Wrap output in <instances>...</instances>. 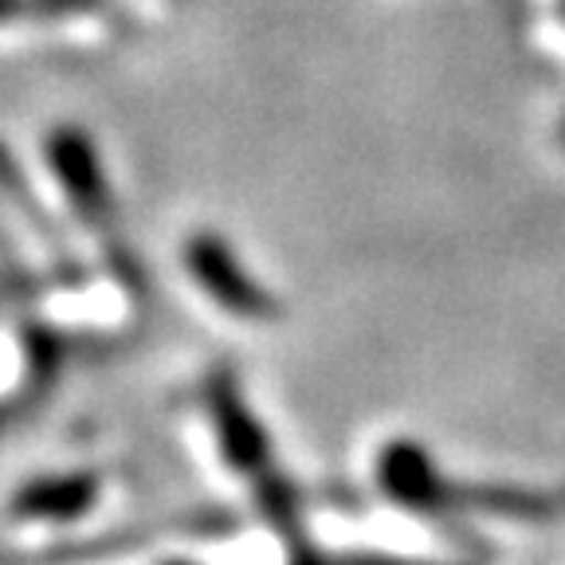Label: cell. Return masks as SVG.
Returning <instances> with one entry per match:
<instances>
[{
  "label": "cell",
  "mask_w": 565,
  "mask_h": 565,
  "mask_svg": "<svg viewBox=\"0 0 565 565\" xmlns=\"http://www.w3.org/2000/svg\"><path fill=\"white\" fill-rule=\"evenodd\" d=\"M185 267L196 279L204 295L216 307H224L232 318L244 322H271L279 315L275 299L264 291V282L239 264V256L232 252V244L216 232H196L185 244Z\"/></svg>",
  "instance_id": "6da1fadb"
},
{
  "label": "cell",
  "mask_w": 565,
  "mask_h": 565,
  "mask_svg": "<svg viewBox=\"0 0 565 565\" xmlns=\"http://www.w3.org/2000/svg\"><path fill=\"white\" fill-rule=\"evenodd\" d=\"M47 166L63 185L67 201L75 204L87 224H103L110 216V185H106L103 161L95 141L79 126H55L47 134Z\"/></svg>",
  "instance_id": "7a4b0ae2"
},
{
  "label": "cell",
  "mask_w": 565,
  "mask_h": 565,
  "mask_svg": "<svg viewBox=\"0 0 565 565\" xmlns=\"http://www.w3.org/2000/svg\"><path fill=\"white\" fill-rule=\"evenodd\" d=\"M209 416L216 428V444H221L224 459L244 476H259L267 468L271 444H267L264 424L256 420V413L247 408L244 393L232 381V373H212L209 381Z\"/></svg>",
  "instance_id": "3957f363"
},
{
  "label": "cell",
  "mask_w": 565,
  "mask_h": 565,
  "mask_svg": "<svg viewBox=\"0 0 565 565\" xmlns=\"http://www.w3.org/2000/svg\"><path fill=\"white\" fill-rule=\"evenodd\" d=\"M98 476L67 471V476H40L12 494V514L28 522H75L95 507Z\"/></svg>",
  "instance_id": "277c9868"
},
{
  "label": "cell",
  "mask_w": 565,
  "mask_h": 565,
  "mask_svg": "<svg viewBox=\"0 0 565 565\" xmlns=\"http://www.w3.org/2000/svg\"><path fill=\"white\" fill-rule=\"evenodd\" d=\"M377 479L385 487L388 499H397L401 507H416V511H433L436 487H440V471L428 459V451L413 440H393L385 444L377 459Z\"/></svg>",
  "instance_id": "5b68a950"
},
{
  "label": "cell",
  "mask_w": 565,
  "mask_h": 565,
  "mask_svg": "<svg viewBox=\"0 0 565 565\" xmlns=\"http://www.w3.org/2000/svg\"><path fill=\"white\" fill-rule=\"evenodd\" d=\"M342 565H424V562H405V557H385V554H353Z\"/></svg>",
  "instance_id": "8992f818"
},
{
  "label": "cell",
  "mask_w": 565,
  "mask_h": 565,
  "mask_svg": "<svg viewBox=\"0 0 565 565\" xmlns=\"http://www.w3.org/2000/svg\"><path fill=\"white\" fill-rule=\"evenodd\" d=\"M291 565H327V562H322V557H318L315 550L299 546V550H295V557H291Z\"/></svg>",
  "instance_id": "52a82bcc"
},
{
  "label": "cell",
  "mask_w": 565,
  "mask_h": 565,
  "mask_svg": "<svg viewBox=\"0 0 565 565\" xmlns=\"http://www.w3.org/2000/svg\"><path fill=\"white\" fill-rule=\"evenodd\" d=\"M173 565H181V562H173Z\"/></svg>",
  "instance_id": "ba28073f"
},
{
  "label": "cell",
  "mask_w": 565,
  "mask_h": 565,
  "mask_svg": "<svg viewBox=\"0 0 565 565\" xmlns=\"http://www.w3.org/2000/svg\"><path fill=\"white\" fill-rule=\"evenodd\" d=\"M562 138H565V130H562Z\"/></svg>",
  "instance_id": "9c48e42d"
},
{
  "label": "cell",
  "mask_w": 565,
  "mask_h": 565,
  "mask_svg": "<svg viewBox=\"0 0 565 565\" xmlns=\"http://www.w3.org/2000/svg\"><path fill=\"white\" fill-rule=\"evenodd\" d=\"M562 4H565V0H562Z\"/></svg>",
  "instance_id": "30bf717a"
}]
</instances>
